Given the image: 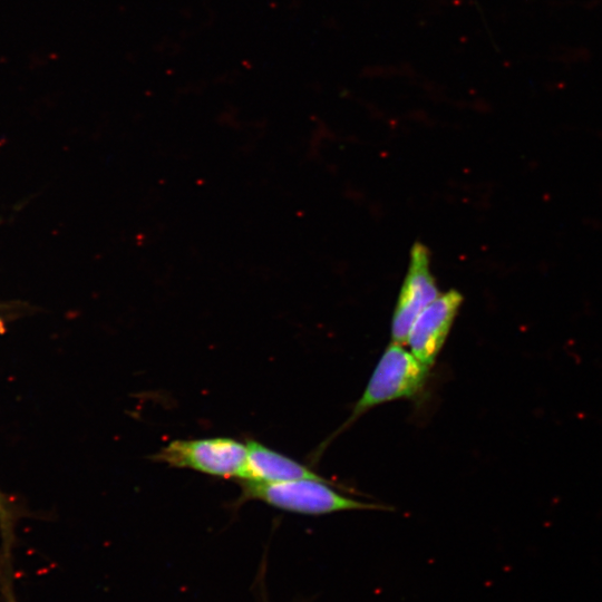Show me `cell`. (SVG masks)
<instances>
[{
    "label": "cell",
    "mask_w": 602,
    "mask_h": 602,
    "mask_svg": "<svg viewBox=\"0 0 602 602\" xmlns=\"http://www.w3.org/2000/svg\"><path fill=\"white\" fill-rule=\"evenodd\" d=\"M327 479H294L281 483L242 482V498L264 502L273 507L307 515L340 511L387 509L339 494Z\"/></svg>",
    "instance_id": "6da1fadb"
},
{
    "label": "cell",
    "mask_w": 602,
    "mask_h": 602,
    "mask_svg": "<svg viewBox=\"0 0 602 602\" xmlns=\"http://www.w3.org/2000/svg\"><path fill=\"white\" fill-rule=\"evenodd\" d=\"M428 369L411 351L392 342L378 361L348 423H352L375 406L418 395L426 383Z\"/></svg>",
    "instance_id": "7a4b0ae2"
},
{
    "label": "cell",
    "mask_w": 602,
    "mask_h": 602,
    "mask_svg": "<svg viewBox=\"0 0 602 602\" xmlns=\"http://www.w3.org/2000/svg\"><path fill=\"white\" fill-rule=\"evenodd\" d=\"M246 453V444L230 437L177 439L163 447L153 459L173 467L240 480Z\"/></svg>",
    "instance_id": "3957f363"
},
{
    "label": "cell",
    "mask_w": 602,
    "mask_h": 602,
    "mask_svg": "<svg viewBox=\"0 0 602 602\" xmlns=\"http://www.w3.org/2000/svg\"><path fill=\"white\" fill-rule=\"evenodd\" d=\"M437 297L438 290L429 269L428 250L423 244L416 243L411 250L409 269L392 317L394 343H407L415 320Z\"/></svg>",
    "instance_id": "277c9868"
},
{
    "label": "cell",
    "mask_w": 602,
    "mask_h": 602,
    "mask_svg": "<svg viewBox=\"0 0 602 602\" xmlns=\"http://www.w3.org/2000/svg\"><path fill=\"white\" fill-rule=\"evenodd\" d=\"M462 302V294L450 290L438 295L415 320L407 344L411 353L427 367L435 363Z\"/></svg>",
    "instance_id": "5b68a950"
},
{
    "label": "cell",
    "mask_w": 602,
    "mask_h": 602,
    "mask_svg": "<svg viewBox=\"0 0 602 602\" xmlns=\"http://www.w3.org/2000/svg\"><path fill=\"white\" fill-rule=\"evenodd\" d=\"M246 462L240 482L281 483L294 479H324L308 467L265 445L249 439Z\"/></svg>",
    "instance_id": "8992f818"
},
{
    "label": "cell",
    "mask_w": 602,
    "mask_h": 602,
    "mask_svg": "<svg viewBox=\"0 0 602 602\" xmlns=\"http://www.w3.org/2000/svg\"><path fill=\"white\" fill-rule=\"evenodd\" d=\"M8 521H9V516H8V508H7L6 499H3L0 493V522L4 531L8 528L7 526Z\"/></svg>",
    "instance_id": "52a82bcc"
}]
</instances>
